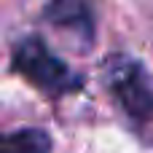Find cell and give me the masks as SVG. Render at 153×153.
<instances>
[{
    "instance_id": "obj_1",
    "label": "cell",
    "mask_w": 153,
    "mask_h": 153,
    "mask_svg": "<svg viewBox=\"0 0 153 153\" xmlns=\"http://www.w3.org/2000/svg\"><path fill=\"white\" fill-rule=\"evenodd\" d=\"M108 89L137 129L153 126V78L145 67L126 56H113L105 67Z\"/></svg>"
},
{
    "instance_id": "obj_2",
    "label": "cell",
    "mask_w": 153,
    "mask_h": 153,
    "mask_svg": "<svg viewBox=\"0 0 153 153\" xmlns=\"http://www.w3.org/2000/svg\"><path fill=\"white\" fill-rule=\"evenodd\" d=\"M13 70L48 97H62L81 89V78L59 56H54L40 38H27L13 48Z\"/></svg>"
},
{
    "instance_id": "obj_3",
    "label": "cell",
    "mask_w": 153,
    "mask_h": 153,
    "mask_svg": "<svg viewBox=\"0 0 153 153\" xmlns=\"http://www.w3.org/2000/svg\"><path fill=\"white\" fill-rule=\"evenodd\" d=\"M46 19L56 27H67V30H78V32H91V19H89V8L83 0H54L46 8Z\"/></svg>"
},
{
    "instance_id": "obj_4",
    "label": "cell",
    "mask_w": 153,
    "mask_h": 153,
    "mask_svg": "<svg viewBox=\"0 0 153 153\" xmlns=\"http://www.w3.org/2000/svg\"><path fill=\"white\" fill-rule=\"evenodd\" d=\"M0 153H51V140L40 129H16L0 134Z\"/></svg>"
}]
</instances>
